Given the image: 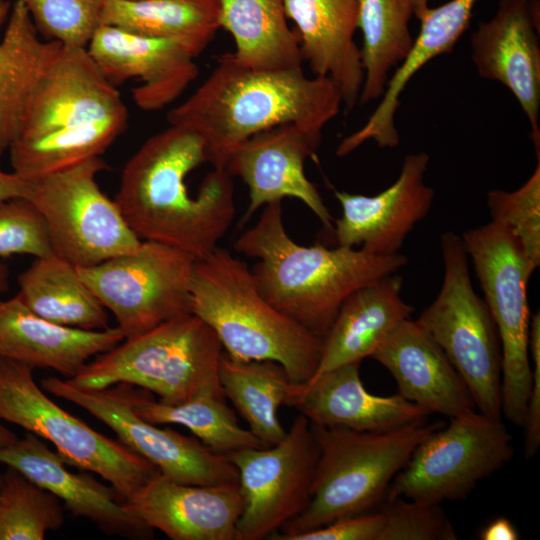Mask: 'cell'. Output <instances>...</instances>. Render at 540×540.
<instances>
[{"label":"cell","mask_w":540,"mask_h":540,"mask_svg":"<svg viewBox=\"0 0 540 540\" xmlns=\"http://www.w3.org/2000/svg\"><path fill=\"white\" fill-rule=\"evenodd\" d=\"M361 362L344 364L291 383L285 404L311 424L341 426L358 431H384L425 420L428 411L400 394L377 396L360 378Z\"/></svg>","instance_id":"cell-22"},{"label":"cell","mask_w":540,"mask_h":540,"mask_svg":"<svg viewBox=\"0 0 540 540\" xmlns=\"http://www.w3.org/2000/svg\"><path fill=\"white\" fill-rule=\"evenodd\" d=\"M440 247L444 278L435 300L416 320L464 381L475 407L501 419V346L485 301L475 292L462 237L446 231Z\"/></svg>","instance_id":"cell-7"},{"label":"cell","mask_w":540,"mask_h":540,"mask_svg":"<svg viewBox=\"0 0 540 540\" xmlns=\"http://www.w3.org/2000/svg\"><path fill=\"white\" fill-rule=\"evenodd\" d=\"M480 77L509 89L524 111L540 156V45L538 0H500L494 16L471 35Z\"/></svg>","instance_id":"cell-15"},{"label":"cell","mask_w":540,"mask_h":540,"mask_svg":"<svg viewBox=\"0 0 540 540\" xmlns=\"http://www.w3.org/2000/svg\"><path fill=\"white\" fill-rule=\"evenodd\" d=\"M529 353L533 360L532 381L527 402L524 423L526 458H532L540 445V314L531 318L529 333Z\"/></svg>","instance_id":"cell-41"},{"label":"cell","mask_w":540,"mask_h":540,"mask_svg":"<svg viewBox=\"0 0 540 540\" xmlns=\"http://www.w3.org/2000/svg\"><path fill=\"white\" fill-rule=\"evenodd\" d=\"M284 9L295 23L303 61L314 76L331 78L343 105L352 110L364 81L361 49L354 40L358 0H284Z\"/></svg>","instance_id":"cell-25"},{"label":"cell","mask_w":540,"mask_h":540,"mask_svg":"<svg viewBox=\"0 0 540 540\" xmlns=\"http://www.w3.org/2000/svg\"><path fill=\"white\" fill-rule=\"evenodd\" d=\"M124 507L172 540H237L244 499L237 484L193 485L158 472Z\"/></svg>","instance_id":"cell-20"},{"label":"cell","mask_w":540,"mask_h":540,"mask_svg":"<svg viewBox=\"0 0 540 540\" xmlns=\"http://www.w3.org/2000/svg\"><path fill=\"white\" fill-rule=\"evenodd\" d=\"M378 540H455L457 533L440 504L385 498Z\"/></svg>","instance_id":"cell-39"},{"label":"cell","mask_w":540,"mask_h":540,"mask_svg":"<svg viewBox=\"0 0 540 540\" xmlns=\"http://www.w3.org/2000/svg\"><path fill=\"white\" fill-rule=\"evenodd\" d=\"M410 2V5L413 10V15L419 18L422 16V14L425 12V10L429 7L428 3L429 0H408Z\"/></svg>","instance_id":"cell-46"},{"label":"cell","mask_w":540,"mask_h":540,"mask_svg":"<svg viewBox=\"0 0 540 540\" xmlns=\"http://www.w3.org/2000/svg\"><path fill=\"white\" fill-rule=\"evenodd\" d=\"M18 437L0 422V447H4L15 441Z\"/></svg>","instance_id":"cell-45"},{"label":"cell","mask_w":540,"mask_h":540,"mask_svg":"<svg viewBox=\"0 0 540 540\" xmlns=\"http://www.w3.org/2000/svg\"><path fill=\"white\" fill-rule=\"evenodd\" d=\"M53 253L45 221L26 198L0 202V256L42 257Z\"/></svg>","instance_id":"cell-40"},{"label":"cell","mask_w":540,"mask_h":540,"mask_svg":"<svg viewBox=\"0 0 540 540\" xmlns=\"http://www.w3.org/2000/svg\"><path fill=\"white\" fill-rule=\"evenodd\" d=\"M431 433L392 480L385 498L440 504L466 498L509 463L513 437L501 419L475 410Z\"/></svg>","instance_id":"cell-11"},{"label":"cell","mask_w":540,"mask_h":540,"mask_svg":"<svg viewBox=\"0 0 540 540\" xmlns=\"http://www.w3.org/2000/svg\"><path fill=\"white\" fill-rule=\"evenodd\" d=\"M205 162L203 139L175 125L148 138L127 161L114 201L140 240L178 248L196 260L218 246L235 216L233 177L214 168L197 195H190L186 178Z\"/></svg>","instance_id":"cell-1"},{"label":"cell","mask_w":540,"mask_h":540,"mask_svg":"<svg viewBox=\"0 0 540 540\" xmlns=\"http://www.w3.org/2000/svg\"><path fill=\"white\" fill-rule=\"evenodd\" d=\"M12 3L7 0H0V31L3 25L7 22L11 11Z\"/></svg>","instance_id":"cell-48"},{"label":"cell","mask_w":540,"mask_h":540,"mask_svg":"<svg viewBox=\"0 0 540 540\" xmlns=\"http://www.w3.org/2000/svg\"><path fill=\"white\" fill-rule=\"evenodd\" d=\"M190 295L191 313L213 329L230 358L274 361L292 383L315 375L323 338L266 301L251 270L228 250L217 246L195 261Z\"/></svg>","instance_id":"cell-4"},{"label":"cell","mask_w":540,"mask_h":540,"mask_svg":"<svg viewBox=\"0 0 540 540\" xmlns=\"http://www.w3.org/2000/svg\"><path fill=\"white\" fill-rule=\"evenodd\" d=\"M87 50L110 81L140 80L131 92L135 104L144 111L171 104L199 74L196 56L185 43L145 37L110 25L96 30Z\"/></svg>","instance_id":"cell-18"},{"label":"cell","mask_w":540,"mask_h":540,"mask_svg":"<svg viewBox=\"0 0 540 540\" xmlns=\"http://www.w3.org/2000/svg\"><path fill=\"white\" fill-rule=\"evenodd\" d=\"M225 455L238 472L244 499L237 540L270 539L307 507L319 446L304 415L296 416L279 443Z\"/></svg>","instance_id":"cell-13"},{"label":"cell","mask_w":540,"mask_h":540,"mask_svg":"<svg viewBox=\"0 0 540 540\" xmlns=\"http://www.w3.org/2000/svg\"><path fill=\"white\" fill-rule=\"evenodd\" d=\"M218 378L224 396L264 447L284 439L287 431L278 411L285 404L292 382L280 364L268 360H235L223 351Z\"/></svg>","instance_id":"cell-33"},{"label":"cell","mask_w":540,"mask_h":540,"mask_svg":"<svg viewBox=\"0 0 540 540\" xmlns=\"http://www.w3.org/2000/svg\"><path fill=\"white\" fill-rule=\"evenodd\" d=\"M320 142L288 123L259 132L235 149L225 169L232 177L239 176L249 189L243 222L260 207L290 197L302 201L333 230L331 214L304 171L306 159Z\"/></svg>","instance_id":"cell-17"},{"label":"cell","mask_w":540,"mask_h":540,"mask_svg":"<svg viewBox=\"0 0 540 540\" xmlns=\"http://www.w3.org/2000/svg\"><path fill=\"white\" fill-rule=\"evenodd\" d=\"M462 241L500 340L502 416L522 427L532 381L527 286L536 268L497 222L466 231Z\"/></svg>","instance_id":"cell-8"},{"label":"cell","mask_w":540,"mask_h":540,"mask_svg":"<svg viewBox=\"0 0 540 540\" xmlns=\"http://www.w3.org/2000/svg\"><path fill=\"white\" fill-rule=\"evenodd\" d=\"M476 0H450L428 7L419 18L420 32L408 54L388 80L382 99L368 121L339 143L336 155L343 157L373 140L381 148L399 144L395 113L400 96L413 75L433 58L450 53L466 31Z\"/></svg>","instance_id":"cell-26"},{"label":"cell","mask_w":540,"mask_h":540,"mask_svg":"<svg viewBox=\"0 0 540 540\" xmlns=\"http://www.w3.org/2000/svg\"><path fill=\"white\" fill-rule=\"evenodd\" d=\"M492 221L503 225L537 269L540 265V159L532 175L518 189L487 193Z\"/></svg>","instance_id":"cell-37"},{"label":"cell","mask_w":540,"mask_h":540,"mask_svg":"<svg viewBox=\"0 0 540 540\" xmlns=\"http://www.w3.org/2000/svg\"><path fill=\"white\" fill-rule=\"evenodd\" d=\"M0 489V540H43L64 524V506L50 491L7 467Z\"/></svg>","instance_id":"cell-36"},{"label":"cell","mask_w":540,"mask_h":540,"mask_svg":"<svg viewBox=\"0 0 540 540\" xmlns=\"http://www.w3.org/2000/svg\"><path fill=\"white\" fill-rule=\"evenodd\" d=\"M219 25L235 42L234 59L258 71L301 67L297 31L287 23L284 0H218Z\"/></svg>","instance_id":"cell-29"},{"label":"cell","mask_w":540,"mask_h":540,"mask_svg":"<svg viewBox=\"0 0 540 540\" xmlns=\"http://www.w3.org/2000/svg\"><path fill=\"white\" fill-rule=\"evenodd\" d=\"M126 109L87 48L62 45L37 84L17 139H34Z\"/></svg>","instance_id":"cell-19"},{"label":"cell","mask_w":540,"mask_h":540,"mask_svg":"<svg viewBox=\"0 0 540 540\" xmlns=\"http://www.w3.org/2000/svg\"><path fill=\"white\" fill-rule=\"evenodd\" d=\"M102 25L178 40L198 57L220 28L218 0H105Z\"/></svg>","instance_id":"cell-31"},{"label":"cell","mask_w":540,"mask_h":540,"mask_svg":"<svg viewBox=\"0 0 540 540\" xmlns=\"http://www.w3.org/2000/svg\"><path fill=\"white\" fill-rule=\"evenodd\" d=\"M311 425L319 458L310 501L270 539L292 540L338 519L373 511L415 448L442 427L424 420L384 431Z\"/></svg>","instance_id":"cell-5"},{"label":"cell","mask_w":540,"mask_h":540,"mask_svg":"<svg viewBox=\"0 0 540 540\" xmlns=\"http://www.w3.org/2000/svg\"><path fill=\"white\" fill-rule=\"evenodd\" d=\"M0 463L12 467L63 502L73 515L93 522L103 533L128 539H148L147 527L123 505L118 492L95 479L91 472L73 473L57 452L35 434L26 432L0 447Z\"/></svg>","instance_id":"cell-21"},{"label":"cell","mask_w":540,"mask_h":540,"mask_svg":"<svg viewBox=\"0 0 540 540\" xmlns=\"http://www.w3.org/2000/svg\"><path fill=\"white\" fill-rule=\"evenodd\" d=\"M381 527L380 511H371L338 519L292 540H378Z\"/></svg>","instance_id":"cell-42"},{"label":"cell","mask_w":540,"mask_h":540,"mask_svg":"<svg viewBox=\"0 0 540 540\" xmlns=\"http://www.w3.org/2000/svg\"><path fill=\"white\" fill-rule=\"evenodd\" d=\"M33 370L0 357V421L50 441L67 464L110 482L122 501L159 472L121 441L106 437L62 409L36 384Z\"/></svg>","instance_id":"cell-9"},{"label":"cell","mask_w":540,"mask_h":540,"mask_svg":"<svg viewBox=\"0 0 540 540\" xmlns=\"http://www.w3.org/2000/svg\"><path fill=\"white\" fill-rule=\"evenodd\" d=\"M479 538L482 540H517L520 536L509 519L499 517L480 532Z\"/></svg>","instance_id":"cell-44"},{"label":"cell","mask_w":540,"mask_h":540,"mask_svg":"<svg viewBox=\"0 0 540 540\" xmlns=\"http://www.w3.org/2000/svg\"><path fill=\"white\" fill-rule=\"evenodd\" d=\"M371 358L394 377L398 394L430 414L454 418L475 410L461 376L416 320L397 325Z\"/></svg>","instance_id":"cell-23"},{"label":"cell","mask_w":540,"mask_h":540,"mask_svg":"<svg viewBox=\"0 0 540 540\" xmlns=\"http://www.w3.org/2000/svg\"><path fill=\"white\" fill-rule=\"evenodd\" d=\"M22 302L58 325L85 330L108 328L106 308L80 278L75 265L51 253L36 257L18 276Z\"/></svg>","instance_id":"cell-30"},{"label":"cell","mask_w":540,"mask_h":540,"mask_svg":"<svg viewBox=\"0 0 540 540\" xmlns=\"http://www.w3.org/2000/svg\"><path fill=\"white\" fill-rule=\"evenodd\" d=\"M234 249L258 259L251 272L265 300L322 338L352 292L408 263L399 253L380 256L344 246L300 245L285 230L281 201L263 206Z\"/></svg>","instance_id":"cell-3"},{"label":"cell","mask_w":540,"mask_h":540,"mask_svg":"<svg viewBox=\"0 0 540 540\" xmlns=\"http://www.w3.org/2000/svg\"><path fill=\"white\" fill-rule=\"evenodd\" d=\"M341 92L329 77H308L301 67L258 71L220 56L202 84L167 114L170 125L197 133L208 163L226 167L237 147L264 130L292 123L321 141L340 112Z\"/></svg>","instance_id":"cell-2"},{"label":"cell","mask_w":540,"mask_h":540,"mask_svg":"<svg viewBox=\"0 0 540 540\" xmlns=\"http://www.w3.org/2000/svg\"><path fill=\"white\" fill-rule=\"evenodd\" d=\"M429 155L412 153L405 157L396 181L374 195L334 191L342 208L333 232L338 246L372 254H397L414 226L432 208L434 189L425 183Z\"/></svg>","instance_id":"cell-16"},{"label":"cell","mask_w":540,"mask_h":540,"mask_svg":"<svg viewBox=\"0 0 540 540\" xmlns=\"http://www.w3.org/2000/svg\"><path fill=\"white\" fill-rule=\"evenodd\" d=\"M412 15L408 0H358L357 29L363 37L364 69L361 104L382 97L391 69L408 54L414 42L409 27Z\"/></svg>","instance_id":"cell-35"},{"label":"cell","mask_w":540,"mask_h":540,"mask_svg":"<svg viewBox=\"0 0 540 540\" xmlns=\"http://www.w3.org/2000/svg\"><path fill=\"white\" fill-rule=\"evenodd\" d=\"M37 31L63 46L87 48L102 25L105 0H21Z\"/></svg>","instance_id":"cell-38"},{"label":"cell","mask_w":540,"mask_h":540,"mask_svg":"<svg viewBox=\"0 0 540 540\" xmlns=\"http://www.w3.org/2000/svg\"><path fill=\"white\" fill-rule=\"evenodd\" d=\"M61 46L40 38L21 0L12 4L0 39V160L17 139L37 84Z\"/></svg>","instance_id":"cell-28"},{"label":"cell","mask_w":540,"mask_h":540,"mask_svg":"<svg viewBox=\"0 0 540 540\" xmlns=\"http://www.w3.org/2000/svg\"><path fill=\"white\" fill-rule=\"evenodd\" d=\"M9 269L7 265L0 263V295L8 290Z\"/></svg>","instance_id":"cell-47"},{"label":"cell","mask_w":540,"mask_h":540,"mask_svg":"<svg viewBox=\"0 0 540 540\" xmlns=\"http://www.w3.org/2000/svg\"><path fill=\"white\" fill-rule=\"evenodd\" d=\"M123 340L118 327L85 330L58 325L31 311L17 294L0 298V357L33 369H51L71 379L93 356Z\"/></svg>","instance_id":"cell-24"},{"label":"cell","mask_w":540,"mask_h":540,"mask_svg":"<svg viewBox=\"0 0 540 540\" xmlns=\"http://www.w3.org/2000/svg\"><path fill=\"white\" fill-rule=\"evenodd\" d=\"M196 259L178 248L144 240L131 253L76 267L83 282L117 321L124 339L191 313Z\"/></svg>","instance_id":"cell-12"},{"label":"cell","mask_w":540,"mask_h":540,"mask_svg":"<svg viewBox=\"0 0 540 540\" xmlns=\"http://www.w3.org/2000/svg\"><path fill=\"white\" fill-rule=\"evenodd\" d=\"M2 481H3V475L0 474V489H1Z\"/></svg>","instance_id":"cell-49"},{"label":"cell","mask_w":540,"mask_h":540,"mask_svg":"<svg viewBox=\"0 0 540 540\" xmlns=\"http://www.w3.org/2000/svg\"><path fill=\"white\" fill-rule=\"evenodd\" d=\"M32 183L14 172H5L0 168V202L13 198L29 199Z\"/></svg>","instance_id":"cell-43"},{"label":"cell","mask_w":540,"mask_h":540,"mask_svg":"<svg viewBox=\"0 0 540 540\" xmlns=\"http://www.w3.org/2000/svg\"><path fill=\"white\" fill-rule=\"evenodd\" d=\"M403 278L390 274L352 292L323 337L315 374L371 357L389 333L414 309L401 297Z\"/></svg>","instance_id":"cell-27"},{"label":"cell","mask_w":540,"mask_h":540,"mask_svg":"<svg viewBox=\"0 0 540 540\" xmlns=\"http://www.w3.org/2000/svg\"><path fill=\"white\" fill-rule=\"evenodd\" d=\"M127 123L126 109L34 139H17L8 150L12 172L34 181L100 157L125 130Z\"/></svg>","instance_id":"cell-32"},{"label":"cell","mask_w":540,"mask_h":540,"mask_svg":"<svg viewBox=\"0 0 540 540\" xmlns=\"http://www.w3.org/2000/svg\"><path fill=\"white\" fill-rule=\"evenodd\" d=\"M131 409L153 424H179L188 428L206 447L227 454L242 448L264 447L249 429L238 424L235 411L224 395L207 394L169 405L134 390L132 385L116 384Z\"/></svg>","instance_id":"cell-34"},{"label":"cell","mask_w":540,"mask_h":540,"mask_svg":"<svg viewBox=\"0 0 540 540\" xmlns=\"http://www.w3.org/2000/svg\"><path fill=\"white\" fill-rule=\"evenodd\" d=\"M223 351L213 329L189 313L124 339L67 380L85 389L138 386L175 405L202 395H224L218 378Z\"/></svg>","instance_id":"cell-6"},{"label":"cell","mask_w":540,"mask_h":540,"mask_svg":"<svg viewBox=\"0 0 540 540\" xmlns=\"http://www.w3.org/2000/svg\"><path fill=\"white\" fill-rule=\"evenodd\" d=\"M41 388L89 412L111 428L119 441L176 482L193 485L238 483V472L225 454L170 428H159L138 416L117 385L103 389L80 388L67 379L47 377Z\"/></svg>","instance_id":"cell-14"},{"label":"cell","mask_w":540,"mask_h":540,"mask_svg":"<svg viewBox=\"0 0 540 540\" xmlns=\"http://www.w3.org/2000/svg\"><path fill=\"white\" fill-rule=\"evenodd\" d=\"M105 169L96 157L30 181L29 200L45 221L53 253L76 267L134 252L142 242L99 188L96 176Z\"/></svg>","instance_id":"cell-10"}]
</instances>
